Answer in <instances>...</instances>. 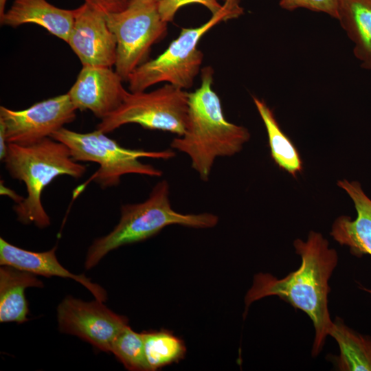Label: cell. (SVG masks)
<instances>
[{
    "mask_svg": "<svg viewBox=\"0 0 371 371\" xmlns=\"http://www.w3.org/2000/svg\"><path fill=\"white\" fill-rule=\"evenodd\" d=\"M293 245L302 259L300 267L280 279L270 273L255 275L245 297V315L253 302L269 296H278L302 311L315 328L312 356L315 357L322 351L333 322L328 306V282L338 256L329 247L328 240L313 231L310 232L306 241L297 239Z\"/></svg>",
    "mask_w": 371,
    "mask_h": 371,
    "instance_id": "cell-1",
    "label": "cell"
},
{
    "mask_svg": "<svg viewBox=\"0 0 371 371\" xmlns=\"http://www.w3.org/2000/svg\"><path fill=\"white\" fill-rule=\"evenodd\" d=\"M213 75L210 66L201 69L200 87L189 93L185 132L170 143L190 157L192 168L203 181L209 180L216 158L238 153L250 138L245 127L225 119L221 100L212 89Z\"/></svg>",
    "mask_w": 371,
    "mask_h": 371,
    "instance_id": "cell-2",
    "label": "cell"
},
{
    "mask_svg": "<svg viewBox=\"0 0 371 371\" xmlns=\"http://www.w3.org/2000/svg\"><path fill=\"white\" fill-rule=\"evenodd\" d=\"M3 161L11 177L26 186L27 197L13 207L17 220L39 228L50 225L41 201L44 188L58 176L80 178L87 170L73 159L65 144L52 137L28 146L8 144Z\"/></svg>",
    "mask_w": 371,
    "mask_h": 371,
    "instance_id": "cell-3",
    "label": "cell"
},
{
    "mask_svg": "<svg viewBox=\"0 0 371 371\" xmlns=\"http://www.w3.org/2000/svg\"><path fill=\"white\" fill-rule=\"evenodd\" d=\"M218 217L211 213L181 214L175 211L170 201L166 180L158 182L143 202L124 205L117 225L108 234L97 238L89 247L85 267L91 269L111 251L121 246L146 240L171 225L194 228H210Z\"/></svg>",
    "mask_w": 371,
    "mask_h": 371,
    "instance_id": "cell-4",
    "label": "cell"
},
{
    "mask_svg": "<svg viewBox=\"0 0 371 371\" xmlns=\"http://www.w3.org/2000/svg\"><path fill=\"white\" fill-rule=\"evenodd\" d=\"M243 13L240 5L225 2L218 13L201 25L182 28L178 37L157 58L137 67L129 76L131 92L144 91L150 86L166 82L182 89L190 88L201 69L203 54L197 48L201 37L221 21L238 18Z\"/></svg>",
    "mask_w": 371,
    "mask_h": 371,
    "instance_id": "cell-5",
    "label": "cell"
},
{
    "mask_svg": "<svg viewBox=\"0 0 371 371\" xmlns=\"http://www.w3.org/2000/svg\"><path fill=\"white\" fill-rule=\"evenodd\" d=\"M50 137L65 144L75 161L98 164L93 179L103 188L117 186L122 176L127 174L161 176V170L142 163L141 157L168 159L175 156L171 149L146 151L124 148L98 129L81 133L63 127Z\"/></svg>",
    "mask_w": 371,
    "mask_h": 371,
    "instance_id": "cell-6",
    "label": "cell"
},
{
    "mask_svg": "<svg viewBox=\"0 0 371 371\" xmlns=\"http://www.w3.org/2000/svg\"><path fill=\"white\" fill-rule=\"evenodd\" d=\"M189 93L171 84L150 92H128L121 106L96 129L109 133L127 124L182 135L188 117Z\"/></svg>",
    "mask_w": 371,
    "mask_h": 371,
    "instance_id": "cell-7",
    "label": "cell"
},
{
    "mask_svg": "<svg viewBox=\"0 0 371 371\" xmlns=\"http://www.w3.org/2000/svg\"><path fill=\"white\" fill-rule=\"evenodd\" d=\"M106 15L117 42L115 71L127 81L146 62L152 45L165 35L168 23L161 19L157 3H131L123 11Z\"/></svg>",
    "mask_w": 371,
    "mask_h": 371,
    "instance_id": "cell-8",
    "label": "cell"
},
{
    "mask_svg": "<svg viewBox=\"0 0 371 371\" xmlns=\"http://www.w3.org/2000/svg\"><path fill=\"white\" fill-rule=\"evenodd\" d=\"M76 110L67 93L21 111L1 106L0 126L8 144L28 146L50 137L65 124L73 122Z\"/></svg>",
    "mask_w": 371,
    "mask_h": 371,
    "instance_id": "cell-9",
    "label": "cell"
},
{
    "mask_svg": "<svg viewBox=\"0 0 371 371\" xmlns=\"http://www.w3.org/2000/svg\"><path fill=\"white\" fill-rule=\"evenodd\" d=\"M57 321L60 332L77 336L107 353L128 326L126 317L113 312L103 302H85L71 296L65 297L58 304Z\"/></svg>",
    "mask_w": 371,
    "mask_h": 371,
    "instance_id": "cell-10",
    "label": "cell"
},
{
    "mask_svg": "<svg viewBox=\"0 0 371 371\" xmlns=\"http://www.w3.org/2000/svg\"><path fill=\"white\" fill-rule=\"evenodd\" d=\"M82 66L112 67L117 56V42L106 15L84 3L74 9V21L67 42Z\"/></svg>",
    "mask_w": 371,
    "mask_h": 371,
    "instance_id": "cell-11",
    "label": "cell"
},
{
    "mask_svg": "<svg viewBox=\"0 0 371 371\" xmlns=\"http://www.w3.org/2000/svg\"><path fill=\"white\" fill-rule=\"evenodd\" d=\"M111 67L84 65L67 92L76 109L89 110L102 120L115 112L128 93Z\"/></svg>",
    "mask_w": 371,
    "mask_h": 371,
    "instance_id": "cell-12",
    "label": "cell"
},
{
    "mask_svg": "<svg viewBox=\"0 0 371 371\" xmlns=\"http://www.w3.org/2000/svg\"><path fill=\"white\" fill-rule=\"evenodd\" d=\"M337 184L353 201L357 216L354 220L346 216L337 218L330 235L340 245L348 246L352 255L358 258L371 256V199L357 181L344 179ZM362 289L371 294V289Z\"/></svg>",
    "mask_w": 371,
    "mask_h": 371,
    "instance_id": "cell-13",
    "label": "cell"
},
{
    "mask_svg": "<svg viewBox=\"0 0 371 371\" xmlns=\"http://www.w3.org/2000/svg\"><path fill=\"white\" fill-rule=\"evenodd\" d=\"M56 247L49 251L36 252L23 249L0 238V265H8L34 275L71 278L86 287L95 300L105 302L106 291L83 274L76 275L64 268L56 256Z\"/></svg>",
    "mask_w": 371,
    "mask_h": 371,
    "instance_id": "cell-14",
    "label": "cell"
},
{
    "mask_svg": "<svg viewBox=\"0 0 371 371\" xmlns=\"http://www.w3.org/2000/svg\"><path fill=\"white\" fill-rule=\"evenodd\" d=\"M1 24L16 27L34 23L67 42L74 21V9L58 8L46 0H14L0 17Z\"/></svg>",
    "mask_w": 371,
    "mask_h": 371,
    "instance_id": "cell-15",
    "label": "cell"
},
{
    "mask_svg": "<svg viewBox=\"0 0 371 371\" xmlns=\"http://www.w3.org/2000/svg\"><path fill=\"white\" fill-rule=\"evenodd\" d=\"M0 268V322L23 323L29 313L25 290L29 287L43 286V283L30 272L1 265Z\"/></svg>",
    "mask_w": 371,
    "mask_h": 371,
    "instance_id": "cell-16",
    "label": "cell"
},
{
    "mask_svg": "<svg viewBox=\"0 0 371 371\" xmlns=\"http://www.w3.org/2000/svg\"><path fill=\"white\" fill-rule=\"evenodd\" d=\"M337 20L352 42L361 67L371 71V0H339Z\"/></svg>",
    "mask_w": 371,
    "mask_h": 371,
    "instance_id": "cell-17",
    "label": "cell"
},
{
    "mask_svg": "<svg viewBox=\"0 0 371 371\" xmlns=\"http://www.w3.org/2000/svg\"><path fill=\"white\" fill-rule=\"evenodd\" d=\"M328 335L337 341L339 355L334 357L335 368L341 371H371V337L362 335L337 317Z\"/></svg>",
    "mask_w": 371,
    "mask_h": 371,
    "instance_id": "cell-18",
    "label": "cell"
},
{
    "mask_svg": "<svg viewBox=\"0 0 371 371\" xmlns=\"http://www.w3.org/2000/svg\"><path fill=\"white\" fill-rule=\"evenodd\" d=\"M253 101L265 124L273 160L280 169L295 177L303 169L297 148L282 131L273 110L267 103L255 96Z\"/></svg>",
    "mask_w": 371,
    "mask_h": 371,
    "instance_id": "cell-19",
    "label": "cell"
},
{
    "mask_svg": "<svg viewBox=\"0 0 371 371\" xmlns=\"http://www.w3.org/2000/svg\"><path fill=\"white\" fill-rule=\"evenodd\" d=\"M145 352L150 371L179 362L186 352L183 341L166 330L142 333Z\"/></svg>",
    "mask_w": 371,
    "mask_h": 371,
    "instance_id": "cell-20",
    "label": "cell"
},
{
    "mask_svg": "<svg viewBox=\"0 0 371 371\" xmlns=\"http://www.w3.org/2000/svg\"><path fill=\"white\" fill-rule=\"evenodd\" d=\"M111 352L128 370L150 371L142 333L135 332L129 325L116 337Z\"/></svg>",
    "mask_w": 371,
    "mask_h": 371,
    "instance_id": "cell-21",
    "label": "cell"
},
{
    "mask_svg": "<svg viewBox=\"0 0 371 371\" xmlns=\"http://www.w3.org/2000/svg\"><path fill=\"white\" fill-rule=\"evenodd\" d=\"M191 3H199L206 7L212 15L218 13L223 8L218 0H162L157 4L159 14L166 23L173 20L177 10L181 7Z\"/></svg>",
    "mask_w": 371,
    "mask_h": 371,
    "instance_id": "cell-22",
    "label": "cell"
},
{
    "mask_svg": "<svg viewBox=\"0 0 371 371\" xmlns=\"http://www.w3.org/2000/svg\"><path fill=\"white\" fill-rule=\"evenodd\" d=\"M339 0H280V6L286 10L305 8L326 13L337 19Z\"/></svg>",
    "mask_w": 371,
    "mask_h": 371,
    "instance_id": "cell-23",
    "label": "cell"
},
{
    "mask_svg": "<svg viewBox=\"0 0 371 371\" xmlns=\"http://www.w3.org/2000/svg\"><path fill=\"white\" fill-rule=\"evenodd\" d=\"M105 14L120 12L126 9L132 0H83Z\"/></svg>",
    "mask_w": 371,
    "mask_h": 371,
    "instance_id": "cell-24",
    "label": "cell"
},
{
    "mask_svg": "<svg viewBox=\"0 0 371 371\" xmlns=\"http://www.w3.org/2000/svg\"><path fill=\"white\" fill-rule=\"evenodd\" d=\"M162 0H132L130 4L131 3H157L158 4Z\"/></svg>",
    "mask_w": 371,
    "mask_h": 371,
    "instance_id": "cell-25",
    "label": "cell"
},
{
    "mask_svg": "<svg viewBox=\"0 0 371 371\" xmlns=\"http://www.w3.org/2000/svg\"><path fill=\"white\" fill-rule=\"evenodd\" d=\"M6 2L7 0H0V17L3 16L5 11V7Z\"/></svg>",
    "mask_w": 371,
    "mask_h": 371,
    "instance_id": "cell-26",
    "label": "cell"
},
{
    "mask_svg": "<svg viewBox=\"0 0 371 371\" xmlns=\"http://www.w3.org/2000/svg\"><path fill=\"white\" fill-rule=\"evenodd\" d=\"M225 2H228L232 4L240 5V0H223Z\"/></svg>",
    "mask_w": 371,
    "mask_h": 371,
    "instance_id": "cell-27",
    "label": "cell"
}]
</instances>
